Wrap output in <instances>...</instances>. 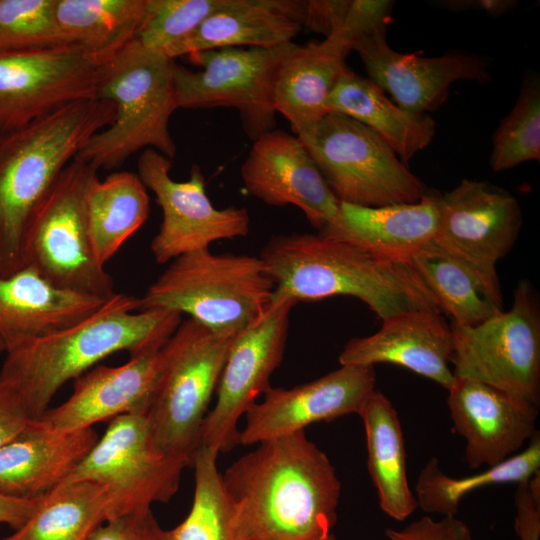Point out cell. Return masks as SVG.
I'll return each mask as SVG.
<instances>
[{
	"label": "cell",
	"instance_id": "cell-14",
	"mask_svg": "<svg viewBox=\"0 0 540 540\" xmlns=\"http://www.w3.org/2000/svg\"><path fill=\"white\" fill-rule=\"evenodd\" d=\"M172 162L154 149H145L138 158V176L151 190L162 210V223L150 248L159 264L225 239L244 237L250 216L244 207L216 208L206 193L204 175L193 165L185 181L170 176Z\"/></svg>",
	"mask_w": 540,
	"mask_h": 540
},
{
	"label": "cell",
	"instance_id": "cell-48",
	"mask_svg": "<svg viewBox=\"0 0 540 540\" xmlns=\"http://www.w3.org/2000/svg\"><path fill=\"white\" fill-rule=\"evenodd\" d=\"M3 351L5 352V346H4L3 342L0 339V352H3Z\"/></svg>",
	"mask_w": 540,
	"mask_h": 540
},
{
	"label": "cell",
	"instance_id": "cell-22",
	"mask_svg": "<svg viewBox=\"0 0 540 540\" xmlns=\"http://www.w3.org/2000/svg\"><path fill=\"white\" fill-rule=\"evenodd\" d=\"M158 352L130 356L120 366H96L76 379L65 402L37 421L51 431L68 433L124 414H147L158 376Z\"/></svg>",
	"mask_w": 540,
	"mask_h": 540
},
{
	"label": "cell",
	"instance_id": "cell-25",
	"mask_svg": "<svg viewBox=\"0 0 540 540\" xmlns=\"http://www.w3.org/2000/svg\"><path fill=\"white\" fill-rule=\"evenodd\" d=\"M350 42L337 31L323 41L296 44L281 61L275 76L273 103L303 139L328 113L326 102L348 67Z\"/></svg>",
	"mask_w": 540,
	"mask_h": 540
},
{
	"label": "cell",
	"instance_id": "cell-20",
	"mask_svg": "<svg viewBox=\"0 0 540 540\" xmlns=\"http://www.w3.org/2000/svg\"><path fill=\"white\" fill-rule=\"evenodd\" d=\"M447 406L470 469L505 461L538 432V405L480 381L454 377Z\"/></svg>",
	"mask_w": 540,
	"mask_h": 540
},
{
	"label": "cell",
	"instance_id": "cell-35",
	"mask_svg": "<svg viewBox=\"0 0 540 540\" xmlns=\"http://www.w3.org/2000/svg\"><path fill=\"white\" fill-rule=\"evenodd\" d=\"M218 453L206 447L196 451L195 489L187 517L174 529L173 540H236L234 510L217 469Z\"/></svg>",
	"mask_w": 540,
	"mask_h": 540
},
{
	"label": "cell",
	"instance_id": "cell-5",
	"mask_svg": "<svg viewBox=\"0 0 540 540\" xmlns=\"http://www.w3.org/2000/svg\"><path fill=\"white\" fill-rule=\"evenodd\" d=\"M173 61L136 39L108 60L98 98L115 104V118L87 140L74 160L96 170H113L148 148L174 158L177 147L169 130L170 117L177 109Z\"/></svg>",
	"mask_w": 540,
	"mask_h": 540
},
{
	"label": "cell",
	"instance_id": "cell-28",
	"mask_svg": "<svg viewBox=\"0 0 540 540\" xmlns=\"http://www.w3.org/2000/svg\"><path fill=\"white\" fill-rule=\"evenodd\" d=\"M410 263L452 325L476 326L503 311L497 273L484 271L433 241L414 254Z\"/></svg>",
	"mask_w": 540,
	"mask_h": 540
},
{
	"label": "cell",
	"instance_id": "cell-37",
	"mask_svg": "<svg viewBox=\"0 0 540 540\" xmlns=\"http://www.w3.org/2000/svg\"><path fill=\"white\" fill-rule=\"evenodd\" d=\"M229 0H147L135 39L171 58L173 51Z\"/></svg>",
	"mask_w": 540,
	"mask_h": 540
},
{
	"label": "cell",
	"instance_id": "cell-26",
	"mask_svg": "<svg viewBox=\"0 0 540 540\" xmlns=\"http://www.w3.org/2000/svg\"><path fill=\"white\" fill-rule=\"evenodd\" d=\"M107 300L59 288L31 266L0 276V339L5 352L87 318Z\"/></svg>",
	"mask_w": 540,
	"mask_h": 540
},
{
	"label": "cell",
	"instance_id": "cell-8",
	"mask_svg": "<svg viewBox=\"0 0 540 540\" xmlns=\"http://www.w3.org/2000/svg\"><path fill=\"white\" fill-rule=\"evenodd\" d=\"M97 171L74 159L62 170L30 220L24 257L53 285L107 300L114 283L95 256L86 214Z\"/></svg>",
	"mask_w": 540,
	"mask_h": 540
},
{
	"label": "cell",
	"instance_id": "cell-9",
	"mask_svg": "<svg viewBox=\"0 0 540 540\" xmlns=\"http://www.w3.org/2000/svg\"><path fill=\"white\" fill-rule=\"evenodd\" d=\"M299 140L339 202L379 207L414 203L427 192L376 133L350 117L327 113Z\"/></svg>",
	"mask_w": 540,
	"mask_h": 540
},
{
	"label": "cell",
	"instance_id": "cell-33",
	"mask_svg": "<svg viewBox=\"0 0 540 540\" xmlns=\"http://www.w3.org/2000/svg\"><path fill=\"white\" fill-rule=\"evenodd\" d=\"M106 488L89 480L63 482L39 497L29 520L0 540H88L108 520Z\"/></svg>",
	"mask_w": 540,
	"mask_h": 540
},
{
	"label": "cell",
	"instance_id": "cell-41",
	"mask_svg": "<svg viewBox=\"0 0 540 540\" xmlns=\"http://www.w3.org/2000/svg\"><path fill=\"white\" fill-rule=\"evenodd\" d=\"M394 2L388 0H351V4L339 30L351 43L357 37L381 27H388L392 21Z\"/></svg>",
	"mask_w": 540,
	"mask_h": 540
},
{
	"label": "cell",
	"instance_id": "cell-7",
	"mask_svg": "<svg viewBox=\"0 0 540 540\" xmlns=\"http://www.w3.org/2000/svg\"><path fill=\"white\" fill-rule=\"evenodd\" d=\"M237 333L212 331L182 320L158 352V376L147 413L164 454L193 464L200 432Z\"/></svg>",
	"mask_w": 540,
	"mask_h": 540
},
{
	"label": "cell",
	"instance_id": "cell-47",
	"mask_svg": "<svg viewBox=\"0 0 540 540\" xmlns=\"http://www.w3.org/2000/svg\"><path fill=\"white\" fill-rule=\"evenodd\" d=\"M318 540H336V539L332 534H329L328 536L318 539Z\"/></svg>",
	"mask_w": 540,
	"mask_h": 540
},
{
	"label": "cell",
	"instance_id": "cell-43",
	"mask_svg": "<svg viewBox=\"0 0 540 540\" xmlns=\"http://www.w3.org/2000/svg\"><path fill=\"white\" fill-rule=\"evenodd\" d=\"M31 421L20 395L0 379V448L17 436Z\"/></svg>",
	"mask_w": 540,
	"mask_h": 540
},
{
	"label": "cell",
	"instance_id": "cell-2",
	"mask_svg": "<svg viewBox=\"0 0 540 540\" xmlns=\"http://www.w3.org/2000/svg\"><path fill=\"white\" fill-rule=\"evenodd\" d=\"M181 321L178 312L139 310V298L115 293L87 318L8 349L0 379L17 391L30 418L39 420L67 381L120 351H159Z\"/></svg>",
	"mask_w": 540,
	"mask_h": 540
},
{
	"label": "cell",
	"instance_id": "cell-44",
	"mask_svg": "<svg viewBox=\"0 0 540 540\" xmlns=\"http://www.w3.org/2000/svg\"><path fill=\"white\" fill-rule=\"evenodd\" d=\"M514 504V530L518 539L540 540V498L531 493L528 481L517 484Z\"/></svg>",
	"mask_w": 540,
	"mask_h": 540
},
{
	"label": "cell",
	"instance_id": "cell-29",
	"mask_svg": "<svg viewBox=\"0 0 540 540\" xmlns=\"http://www.w3.org/2000/svg\"><path fill=\"white\" fill-rule=\"evenodd\" d=\"M328 113L350 117L376 133L406 163L435 136L428 114L415 115L399 107L368 77L349 67L340 76L327 102Z\"/></svg>",
	"mask_w": 540,
	"mask_h": 540
},
{
	"label": "cell",
	"instance_id": "cell-11",
	"mask_svg": "<svg viewBox=\"0 0 540 540\" xmlns=\"http://www.w3.org/2000/svg\"><path fill=\"white\" fill-rule=\"evenodd\" d=\"M455 378L480 381L539 405L540 311L527 280L509 310L472 327L451 325Z\"/></svg>",
	"mask_w": 540,
	"mask_h": 540
},
{
	"label": "cell",
	"instance_id": "cell-38",
	"mask_svg": "<svg viewBox=\"0 0 540 540\" xmlns=\"http://www.w3.org/2000/svg\"><path fill=\"white\" fill-rule=\"evenodd\" d=\"M56 0H0V53L67 45Z\"/></svg>",
	"mask_w": 540,
	"mask_h": 540
},
{
	"label": "cell",
	"instance_id": "cell-17",
	"mask_svg": "<svg viewBox=\"0 0 540 540\" xmlns=\"http://www.w3.org/2000/svg\"><path fill=\"white\" fill-rule=\"evenodd\" d=\"M522 224L517 200L487 181L463 179L440 195L435 244L490 273L512 249Z\"/></svg>",
	"mask_w": 540,
	"mask_h": 540
},
{
	"label": "cell",
	"instance_id": "cell-27",
	"mask_svg": "<svg viewBox=\"0 0 540 540\" xmlns=\"http://www.w3.org/2000/svg\"><path fill=\"white\" fill-rule=\"evenodd\" d=\"M304 1L229 0L173 51L171 58L226 47L275 48L303 29Z\"/></svg>",
	"mask_w": 540,
	"mask_h": 540
},
{
	"label": "cell",
	"instance_id": "cell-40",
	"mask_svg": "<svg viewBox=\"0 0 540 540\" xmlns=\"http://www.w3.org/2000/svg\"><path fill=\"white\" fill-rule=\"evenodd\" d=\"M389 540H473L468 525L456 516L434 520L429 515L400 530L386 529Z\"/></svg>",
	"mask_w": 540,
	"mask_h": 540
},
{
	"label": "cell",
	"instance_id": "cell-36",
	"mask_svg": "<svg viewBox=\"0 0 540 540\" xmlns=\"http://www.w3.org/2000/svg\"><path fill=\"white\" fill-rule=\"evenodd\" d=\"M540 159V79L524 76L511 111L493 135L490 166L495 172Z\"/></svg>",
	"mask_w": 540,
	"mask_h": 540
},
{
	"label": "cell",
	"instance_id": "cell-18",
	"mask_svg": "<svg viewBox=\"0 0 540 540\" xmlns=\"http://www.w3.org/2000/svg\"><path fill=\"white\" fill-rule=\"evenodd\" d=\"M373 366L341 365L324 376L290 389L270 387L245 413L239 444L253 445L304 430L320 421L358 414L375 389Z\"/></svg>",
	"mask_w": 540,
	"mask_h": 540
},
{
	"label": "cell",
	"instance_id": "cell-21",
	"mask_svg": "<svg viewBox=\"0 0 540 540\" xmlns=\"http://www.w3.org/2000/svg\"><path fill=\"white\" fill-rule=\"evenodd\" d=\"M433 310L395 314L375 333L349 340L339 355L340 365L375 366L390 363L436 382L447 391L454 382L449 367L453 353L452 328Z\"/></svg>",
	"mask_w": 540,
	"mask_h": 540
},
{
	"label": "cell",
	"instance_id": "cell-12",
	"mask_svg": "<svg viewBox=\"0 0 540 540\" xmlns=\"http://www.w3.org/2000/svg\"><path fill=\"white\" fill-rule=\"evenodd\" d=\"M183 459L168 456L155 444L147 414L111 420L103 436L64 481L89 480L108 493V520L166 503L179 488Z\"/></svg>",
	"mask_w": 540,
	"mask_h": 540
},
{
	"label": "cell",
	"instance_id": "cell-4",
	"mask_svg": "<svg viewBox=\"0 0 540 540\" xmlns=\"http://www.w3.org/2000/svg\"><path fill=\"white\" fill-rule=\"evenodd\" d=\"M115 114L111 101L83 100L0 134V276L26 267L25 236L34 212L62 170Z\"/></svg>",
	"mask_w": 540,
	"mask_h": 540
},
{
	"label": "cell",
	"instance_id": "cell-30",
	"mask_svg": "<svg viewBox=\"0 0 540 540\" xmlns=\"http://www.w3.org/2000/svg\"><path fill=\"white\" fill-rule=\"evenodd\" d=\"M358 415L365 428L367 468L379 505L389 517L403 521L418 506L408 484L404 437L397 411L386 395L375 388Z\"/></svg>",
	"mask_w": 540,
	"mask_h": 540
},
{
	"label": "cell",
	"instance_id": "cell-31",
	"mask_svg": "<svg viewBox=\"0 0 540 540\" xmlns=\"http://www.w3.org/2000/svg\"><path fill=\"white\" fill-rule=\"evenodd\" d=\"M150 203L138 174L112 173L91 185L86 198L90 240L103 266L147 220Z\"/></svg>",
	"mask_w": 540,
	"mask_h": 540
},
{
	"label": "cell",
	"instance_id": "cell-19",
	"mask_svg": "<svg viewBox=\"0 0 540 540\" xmlns=\"http://www.w3.org/2000/svg\"><path fill=\"white\" fill-rule=\"evenodd\" d=\"M247 192L269 206L293 205L321 231L336 217L333 195L303 143L281 129L256 140L241 166Z\"/></svg>",
	"mask_w": 540,
	"mask_h": 540
},
{
	"label": "cell",
	"instance_id": "cell-16",
	"mask_svg": "<svg viewBox=\"0 0 540 540\" xmlns=\"http://www.w3.org/2000/svg\"><path fill=\"white\" fill-rule=\"evenodd\" d=\"M386 31L387 27H381L357 37L351 50L359 55L368 78L409 113L422 115L439 108L456 81L486 83L491 79L486 57L466 52L438 57L402 53L390 47Z\"/></svg>",
	"mask_w": 540,
	"mask_h": 540
},
{
	"label": "cell",
	"instance_id": "cell-42",
	"mask_svg": "<svg viewBox=\"0 0 540 540\" xmlns=\"http://www.w3.org/2000/svg\"><path fill=\"white\" fill-rule=\"evenodd\" d=\"M350 4L351 0L304 1L302 28L327 38L341 29Z\"/></svg>",
	"mask_w": 540,
	"mask_h": 540
},
{
	"label": "cell",
	"instance_id": "cell-3",
	"mask_svg": "<svg viewBox=\"0 0 540 540\" xmlns=\"http://www.w3.org/2000/svg\"><path fill=\"white\" fill-rule=\"evenodd\" d=\"M259 258L274 285L270 305L342 295L359 299L382 321L405 311L441 312L410 262L383 259L320 233L273 236Z\"/></svg>",
	"mask_w": 540,
	"mask_h": 540
},
{
	"label": "cell",
	"instance_id": "cell-6",
	"mask_svg": "<svg viewBox=\"0 0 540 540\" xmlns=\"http://www.w3.org/2000/svg\"><path fill=\"white\" fill-rule=\"evenodd\" d=\"M274 285L259 256L213 253L181 255L139 298V310L186 314L219 333H238L268 310Z\"/></svg>",
	"mask_w": 540,
	"mask_h": 540
},
{
	"label": "cell",
	"instance_id": "cell-23",
	"mask_svg": "<svg viewBox=\"0 0 540 540\" xmlns=\"http://www.w3.org/2000/svg\"><path fill=\"white\" fill-rule=\"evenodd\" d=\"M439 198L426 192L414 203L379 207L340 202L335 219L319 233L383 259L410 262L436 236Z\"/></svg>",
	"mask_w": 540,
	"mask_h": 540
},
{
	"label": "cell",
	"instance_id": "cell-15",
	"mask_svg": "<svg viewBox=\"0 0 540 540\" xmlns=\"http://www.w3.org/2000/svg\"><path fill=\"white\" fill-rule=\"evenodd\" d=\"M294 301L270 305L233 338L216 389L214 408L200 432V447L226 453L239 444L238 421L270 386L286 348Z\"/></svg>",
	"mask_w": 540,
	"mask_h": 540
},
{
	"label": "cell",
	"instance_id": "cell-34",
	"mask_svg": "<svg viewBox=\"0 0 540 540\" xmlns=\"http://www.w3.org/2000/svg\"><path fill=\"white\" fill-rule=\"evenodd\" d=\"M540 471L539 431L528 446L505 461L474 473L455 478L445 474L437 458L432 457L421 470L415 484L418 508L428 514L456 516L459 504L470 492L490 485L522 483Z\"/></svg>",
	"mask_w": 540,
	"mask_h": 540
},
{
	"label": "cell",
	"instance_id": "cell-13",
	"mask_svg": "<svg viewBox=\"0 0 540 540\" xmlns=\"http://www.w3.org/2000/svg\"><path fill=\"white\" fill-rule=\"evenodd\" d=\"M105 63L75 44L0 53V134L98 99Z\"/></svg>",
	"mask_w": 540,
	"mask_h": 540
},
{
	"label": "cell",
	"instance_id": "cell-39",
	"mask_svg": "<svg viewBox=\"0 0 540 540\" xmlns=\"http://www.w3.org/2000/svg\"><path fill=\"white\" fill-rule=\"evenodd\" d=\"M88 540H173V533L160 526L149 508L103 522Z\"/></svg>",
	"mask_w": 540,
	"mask_h": 540
},
{
	"label": "cell",
	"instance_id": "cell-1",
	"mask_svg": "<svg viewBox=\"0 0 540 540\" xmlns=\"http://www.w3.org/2000/svg\"><path fill=\"white\" fill-rule=\"evenodd\" d=\"M236 540H318L337 521L341 483L304 430L275 437L223 474Z\"/></svg>",
	"mask_w": 540,
	"mask_h": 540
},
{
	"label": "cell",
	"instance_id": "cell-32",
	"mask_svg": "<svg viewBox=\"0 0 540 540\" xmlns=\"http://www.w3.org/2000/svg\"><path fill=\"white\" fill-rule=\"evenodd\" d=\"M147 0H56L55 16L68 44L106 63L133 41Z\"/></svg>",
	"mask_w": 540,
	"mask_h": 540
},
{
	"label": "cell",
	"instance_id": "cell-45",
	"mask_svg": "<svg viewBox=\"0 0 540 540\" xmlns=\"http://www.w3.org/2000/svg\"><path fill=\"white\" fill-rule=\"evenodd\" d=\"M38 499H20L0 495V524L21 528L34 513Z\"/></svg>",
	"mask_w": 540,
	"mask_h": 540
},
{
	"label": "cell",
	"instance_id": "cell-10",
	"mask_svg": "<svg viewBox=\"0 0 540 540\" xmlns=\"http://www.w3.org/2000/svg\"><path fill=\"white\" fill-rule=\"evenodd\" d=\"M295 45L290 42L275 48L226 47L194 52L187 57L196 70L174 60L176 108H234L245 134L256 140L275 129V76L281 61Z\"/></svg>",
	"mask_w": 540,
	"mask_h": 540
},
{
	"label": "cell",
	"instance_id": "cell-46",
	"mask_svg": "<svg viewBox=\"0 0 540 540\" xmlns=\"http://www.w3.org/2000/svg\"><path fill=\"white\" fill-rule=\"evenodd\" d=\"M517 3V1L513 0H448L440 2V6L455 12L465 10L485 11L487 14L496 17L509 12Z\"/></svg>",
	"mask_w": 540,
	"mask_h": 540
},
{
	"label": "cell",
	"instance_id": "cell-24",
	"mask_svg": "<svg viewBox=\"0 0 540 540\" xmlns=\"http://www.w3.org/2000/svg\"><path fill=\"white\" fill-rule=\"evenodd\" d=\"M98 439L92 427L58 433L32 420L0 448V495L43 496L69 477Z\"/></svg>",
	"mask_w": 540,
	"mask_h": 540
}]
</instances>
